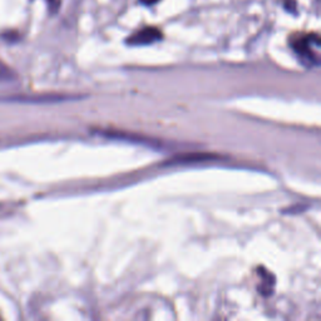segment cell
<instances>
[{
    "label": "cell",
    "instance_id": "1",
    "mask_svg": "<svg viewBox=\"0 0 321 321\" xmlns=\"http://www.w3.org/2000/svg\"><path fill=\"white\" fill-rule=\"evenodd\" d=\"M294 50L300 60L308 67H315L320 63V39L316 34H308L293 39Z\"/></svg>",
    "mask_w": 321,
    "mask_h": 321
},
{
    "label": "cell",
    "instance_id": "2",
    "mask_svg": "<svg viewBox=\"0 0 321 321\" xmlns=\"http://www.w3.org/2000/svg\"><path fill=\"white\" fill-rule=\"evenodd\" d=\"M160 39H162V33L160 31V29L148 26V28L142 29V30L131 35L127 39V43L131 45H147L158 42Z\"/></svg>",
    "mask_w": 321,
    "mask_h": 321
},
{
    "label": "cell",
    "instance_id": "3",
    "mask_svg": "<svg viewBox=\"0 0 321 321\" xmlns=\"http://www.w3.org/2000/svg\"><path fill=\"white\" fill-rule=\"evenodd\" d=\"M10 78H13V73H11L10 69L0 60V79L8 80L10 79Z\"/></svg>",
    "mask_w": 321,
    "mask_h": 321
},
{
    "label": "cell",
    "instance_id": "4",
    "mask_svg": "<svg viewBox=\"0 0 321 321\" xmlns=\"http://www.w3.org/2000/svg\"><path fill=\"white\" fill-rule=\"evenodd\" d=\"M284 5H285L286 10H289V11H295V9H296L295 0H285Z\"/></svg>",
    "mask_w": 321,
    "mask_h": 321
},
{
    "label": "cell",
    "instance_id": "5",
    "mask_svg": "<svg viewBox=\"0 0 321 321\" xmlns=\"http://www.w3.org/2000/svg\"><path fill=\"white\" fill-rule=\"evenodd\" d=\"M58 5H59V0H49V8L52 9L53 11L57 10Z\"/></svg>",
    "mask_w": 321,
    "mask_h": 321
},
{
    "label": "cell",
    "instance_id": "6",
    "mask_svg": "<svg viewBox=\"0 0 321 321\" xmlns=\"http://www.w3.org/2000/svg\"><path fill=\"white\" fill-rule=\"evenodd\" d=\"M140 1H141V3L146 4V5H152V4L157 3L158 0H140Z\"/></svg>",
    "mask_w": 321,
    "mask_h": 321
}]
</instances>
